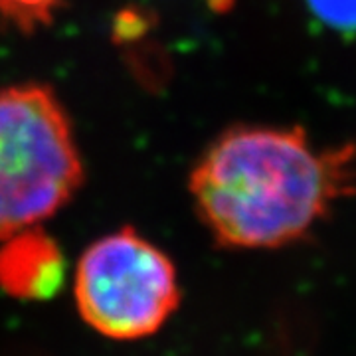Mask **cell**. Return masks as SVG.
<instances>
[{"label":"cell","instance_id":"2","mask_svg":"<svg viewBox=\"0 0 356 356\" xmlns=\"http://www.w3.org/2000/svg\"><path fill=\"white\" fill-rule=\"evenodd\" d=\"M83 175L72 121L51 88L0 89V240L62 210Z\"/></svg>","mask_w":356,"mask_h":356},{"label":"cell","instance_id":"1","mask_svg":"<svg viewBox=\"0 0 356 356\" xmlns=\"http://www.w3.org/2000/svg\"><path fill=\"white\" fill-rule=\"evenodd\" d=\"M356 188V147L315 149L303 129L232 127L192 168L191 194L220 245L301 238Z\"/></svg>","mask_w":356,"mask_h":356},{"label":"cell","instance_id":"5","mask_svg":"<svg viewBox=\"0 0 356 356\" xmlns=\"http://www.w3.org/2000/svg\"><path fill=\"white\" fill-rule=\"evenodd\" d=\"M60 0H0V16L24 34L48 26Z\"/></svg>","mask_w":356,"mask_h":356},{"label":"cell","instance_id":"6","mask_svg":"<svg viewBox=\"0 0 356 356\" xmlns=\"http://www.w3.org/2000/svg\"><path fill=\"white\" fill-rule=\"evenodd\" d=\"M321 22L339 32H356V0H307Z\"/></svg>","mask_w":356,"mask_h":356},{"label":"cell","instance_id":"3","mask_svg":"<svg viewBox=\"0 0 356 356\" xmlns=\"http://www.w3.org/2000/svg\"><path fill=\"white\" fill-rule=\"evenodd\" d=\"M74 297L81 318L115 341H137L159 331L180 303L177 267L133 228L89 245L76 267Z\"/></svg>","mask_w":356,"mask_h":356},{"label":"cell","instance_id":"4","mask_svg":"<svg viewBox=\"0 0 356 356\" xmlns=\"http://www.w3.org/2000/svg\"><path fill=\"white\" fill-rule=\"evenodd\" d=\"M0 289L20 301H48L62 289L65 259L60 245L36 226L0 240Z\"/></svg>","mask_w":356,"mask_h":356}]
</instances>
